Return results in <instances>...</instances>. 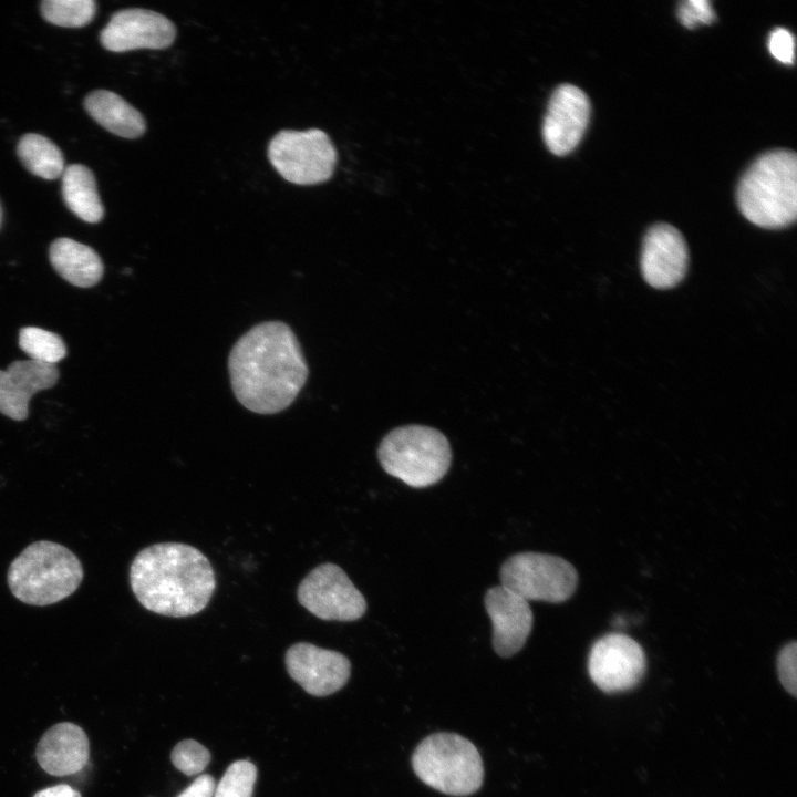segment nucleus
<instances>
[{
    "instance_id": "1",
    "label": "nucleus",
    "mask_w": 797,
    "mask_h": 797,
    "mask_svg": "<svg viewBox=\"0 0 797 797\" xmlns=\"http://www.w3.org/2000/svg\"><path fill=\"white\" fill-rule=\"evenodd\" d=\"M228 368L236 398L258 414L286 410L309 374L296 334L280 321L259 323L241 335L229 353Z\"/></svg>"
},
{
    "instance_id": "2",
    "label": "nucleus",
    "mask_w": 797,
    "mask_h": 797,
    "mask_svg": "<svg viewBox=\"0 0 797 797\" xmlns=\"http://www.w3.org/2000/svg\"><path fill=\"white\" fill-rule=\"evenodd\" d=\"M130 583L146 610L172 618L199 613L216 587L207 557L183 542H159L142 549L131 565Z\"/></svg>"
},
{
    "instance_id": "3",
    "label": "nucleus",
    "mask_w": 797,
    "mask_h": 797,
    "mask_svg": "<svg viewBox=\"0 0 797 797\" xmlns=\"http://www.w3.org/2000/svg\"><path fill=\"white\" fill-rule=\"evenodd\" d=\"M742 214L764 228L793 224L797 214V157L787 149L760 155L744 173L737 187Z\"/></svg>"
},
{
    "instance_id": "4",
    "label": "nucleus",
    "mask_w": 797,
    "mask_h": 797,
    "mask_svg": "<svg viewBox=\"0 0 797 797\" xmlns=\"http://www.w3.org/2000/svg\"><path fill=\"white\" fill-rule=\"evenodd\" d=\"M83 568L66 547L39 540L25 547L9 566L8 584L12 594L30 605H50L71 596L80 587Z\"/></svg>"
},
{
    "instance_id": "5",
    "label": "nucleus",
    "mask_w": 797,
    "mask_h": 797,
    "mask_svg": "<svg viewBox=\"0 0 797 797\" xmlns=\"http://www.w3.org/2000/svg\"><path fill=\"white\" fill-rule=\"evenodd\" d=\"M377 456L387 474L415 488L439 482L452 462L445 435L422 425L402 426L390 432L382 439Z\"/></svg>"
},
{
    "instance_id": "6",
    "label": "nucleus",
    "mask_w": 797,
    "mask_h": 797,
    "mask_svg": "<svg viewBox=\"0 0 797 797\" xmlns=\"http://www.w3.org/2000/svg\"><path fill=\"white\" fill-rule=\"evenodd\" d=\"M412 766L423 783L452 796L474 794L484 779L477 748L455 733H435L424 738L414 751Z\"/></svg>"
},
{
    "instance_id": "7",
    "label": "nucleus",
    "mask_w": 797,
    "mask_h": 797,
    "mask_svg": "<svg viewBox=\"0 0 797 797\" xmlns=\"http://www.w3.org/2000/svg\"><path fill=\"white\" fill-rule=\"evenodd\" d=\"M499 578L503 587L528 602H565L578 586L573 565L559 556L534 551L510 556L503 563Z\"/></svg>"
},
{
    "instance_id": "8",
    "label": "nucleus",
    "mask_w": 797,
    "mask_h": 797,
    "mask_svg": "<svg viewBox=\"0 0 797 797\" xmlns=\"http://www.w3.org/2000/svg\"><path fill=\"white\" fill-rule=\"evenodd\" d=\"M268 158L279 175L296 185H314L331 178L337 149L319 128L283 130L268 145Z\"/></svg>"
},
{
    "instance_id": "9",
    "label": "nucleus",
    "mask_w": 797,
    "mask_h": 797,
    "mask_svg": "<svg viewBox=\"0 0 797 797\" xmlns=\"http://www.w3.org/2000/svg\"><path fill=\"white\" fill-rule=\"evenodd\" d=\"M299 603L325 621H355L366 611V601L338 565L327 562L312 569L297 589Z\"/></svg>"
},
{
    "instance_id": "10",
    "label": "nucleus",
    "mask_w": 797,
    "mask_h": 797,
    "mask_svg": "<svg viewBox=\"0 0 797 797\" xmlns=\"http://www.w3.org/2000/svg\"><path fill=\"white\" fill-rule=\"evenodd\" d=\"M646 669L642 646L622 633L598 639L589 653L588 671L592 682L603 692L618 693L635 687Z\"/></svg>"
},
{
    "instance_id": "11",
    "label": "nucleus",
    "mask_w": 797,
    "mask_h": 797,
    "mask_svg": "<svg viewBox=\"0 0 797 797\" xmlns=\"http://www.w3.org/2000/svg\"><path fill=\"white\" fill-rule=\"evenodd\" d=\"M175 38L176 28L168 18L141 8L115 12L100 33L103 48L112 52L161 50L170 46Z\"/></svg>"
},
{
    "instance_id": "12",
    "label": "nucleus",
    "mask_w": 797,
    "mask_h": 797,
    "mask_svg": "<svg viewBox=\"0 0 797 797\" xmlns=\"http://www.w3.org/2000/svg\"><path fill=\"white\" fill-rule=\"evenodd\" d=\"M284 663L291 679L314 696L335 693L346 684L351 674V663L345 655L308 642L291 645L286 652Z\"/></svg>"
},
{
    "instance_id": "13",
    "label": "nucleus",
    "mask_w": 797,
    "mask_h": 797,
    "mask_svg": "<svg viewBox=\"0 0 797 797\" xmlns=\"http://www.w3.org/2000/svg\"><path fill=\"white\" fill-rule=\"evenodd\" d=\"M590 102L572 84H562L552 93L542 124V137L555 155L570 153L580 142L589 121Z\"/></svg>"
},
{
    "instance_id": "14",
    "label": "nucleus",
    "mask_w": 797,
    "mask_h": 797,
    "mask_svg": "<svg viewBox=\"0 0 797 797\" xmlns=\"http://www.w3.org/2000/svg\"><path fill=\"white\" fill-rule=\"evenodd\" d=\"M687 263V246L676 228L658 224L649 229L642 245L641 270L650 286L656 289L676 286L684 278Z\"/></svg>"
},
{
    "instance_id": "15",
    "label": "nucleus",
    "mask_w": 797,
    "mask_h": 797,
    "mask_svg": "<svg viewBox=\"0 0 797 797\" xmlns=\"http://www.w3.org/2000/svg\"><path fill=\"white\" fill-rule=\"evenodd\" d=\"M493 624V648L501 658L519 652L532 630L534 614L529 602L500 586L487 590L484 598Z\"/></svg>"
},
{
    "instance_id": "16",
    "label": "nucleus",
    "mask_w": 797,
    "mask_h": 797,
    "mask_svg": "<svg viewBox=\"0 0 797 797\" xmlns=\"http://www.w3.org/2000/svg\"><path fill=\"white\" fill-rule=\"evenodd\" d=\"M58 379L55 365L33 360L13 361L0 370V413L14 421L25 420L32 395L52 387Z\"/></svg>"
},
{
    "instance_id": "17",
    "label": "nucleus",
    "mask_w": 797,
    "mask_h": 797,
    "mask_svg": "<svg viewBox=\"0 0 797 797\" xmlns=\"http://www.w3.org/2000/svg\"><path fill=\"white\" fill-rule=\"evenodd\" d=\"M35 757L41 768L50 775L75 774L89 762V738L76 724L69 722L55 724L40 738Z\"/></svg>"
},
{
    "instance_id": "18",
    "label": "nucleus",
    "mask_w": 797,
    "mask_h": 797,
    "mask_svg": "<svg viewBox=\"0 0 797 797\" xmlns=\"http://www.w3.org/2000/svg\"><path fill=\"white\" fill-rule=\"evenodd\" d=\"M50 261L54 270L69 283L89 288L103 276V262L90 247L71 238L55 239L50 246Z\"/></svg>"
},
{
    "instance_id": "19",
    "label": "nucleus",
    "mask_w": 797,
    "mask_h": 797,
    "mask_svg": "<svg viewBox=\"0 0 797 797\" xmlns=\"http://www.w3.org/2000/svg\"><path fill=\"white\" fill-rule=\"evenodd\" d=\"M84 107L94 121L117 136L137 138L145 133L146 122L141 112L114 92H91Z\"/></svg>"
},
{
    "instance_id": "20",
    "label": "nucleus",
    "mask_w": 797,
    "mask_h": 797,
    "mask_svg": "<svg viewBox=\"0 0 797 797\" xmlns=\"http://www.w3.org/2000/svg\"><path fill=\"white\" fill-rule=\"evenodd\" d=\"M62 197L66 207L86 222H99L104 216L95 177L82 164H72L62 174Z\"/></svg>"
},
{
    "instance_id": "21",
    "label": "nucleus",
    "mask_w": 797,
    "mask_h": 797,
    "mask_svg": "<svg viewBox=\"0 0 797 797\" xmlns=\"http://www.w3.org/2000/svg\"><path fill=\"white\" fill-rule=\"evenodd\" d=\"M17 153L24 167L41 178L55 179L64 172V159L60 148L40 134L23 135L19 141Z\"/></svg>"
},
{
    "instance_id": "22",
    "label": "nucleus",
    "mask_w": 797,
    "mask_h": 797,
    "mask_svg": "<svg viewBox=\"0 0 797 797\" xmlns=\"http://www.w3.org/2000/svg\"><path fill=\"white\" fill-rule=\"evenodd\" d=\"M19 346L30 360L50 365H55L66 355V346L60 335L38 327L20 330Z\"/></svg>"
},
{
    "instance_id": "23",
    "label": "nucleus",
    "mask_w": 797,
    "mask_h": 797,
    "mask_svg": "<svg viewBox=\"0 0 797 797\" xmlns=\"http://www.w3.org/2000/svg\"><path fill=\"white\" fill-rule=\"evenodd\" d=\"M96 12L93 0H44L41 14L48 22L65 28H80L90 23Z\"/></svg>"
},
{
    "instance_id": "24",
    "label": "nucleus",
    "mask_w": 797,
    "mask_h": 797,
    "mask_svg": "<svg viewBox=\"0 0 797 797\" xmlns=\"http://www.w3.org/2000/svg\"><path fill=\"white\" fill-rule=\"evenodd\" d=\"M257 768L249 760H236L228 766L213 797H251Z\"/></svg>"
},
{
    "instance_id": "25",
    "label": "nucleus",
    "mask_w": 797,
    "mask_h": 797,
    "mask_svg": "<svg viewBox=\"0 0 797 797\" xmlns=\"http://www.w3.org/2000/svg\"><path fill=\"white\" fill-rule=\"evenodd\" d=\"M210 758L209 751L194 739L179 742L170 754L173 765L187 776L201 773Z\"/></svg>"
},
{
    "instance_id": "26",
    "label": "nucleus",
    "mask_w": 797,
    "mask_h": 797,
    "mask_svg": "<svg viewBox=\"0 0 797 797\" xmlns=\"http://www.w3.org/2000/svg\"><path fill=\"white\" fill-rule=\"evenodd\" d=\"M778 679L784 689L793 696L797 695V643L786 644L777 655Z\"/></svg>"
},
{
    "instance_id": "27",
    "label": "nucleus",
    "mask_w": 797,
    "mask_h": 797,
    "mask_svg": "<svg viewBox=\"0 0 797 797\" xmlns=\"http://www.w3.org/2000/svg\"><path fill=\"white\" fill-rule=\"evenodd\" d=\"M677 15L686 28L697 23H711L715 14L707 0H686L679 3Z\"/></svg>"
},
{
    "instance_id": "28",
    "label": "nucleus",
    "mask_w": 797,
    "mask_h": 797,
    "mask_svg": "<svg viewBox=\"0 0 797 797\" xmlns=\"http://www.w3.org/2000/svg\"><path fill=\"white\" fill-rule=\"evenodd\" d=\"M795 41L793 34L784 28H776L768 38V49L772 55L782 63L794 62Z\"/></svg>"
},
{
    "instance_id": "29",
    "label": "nucleus",
    "mask_w": 797,
    "mask_h": 797,
    "mask_svg": "<svg viewBox=\"0 0 797 797\" xmlns=\"http://www.w3.org/2000/svg\"><path fill=\"white\" fill-rule=\"evenodd\" d=\"M215 779L208 774L197 777L186 789L177 797H213L215 790Z\"/></svg>"
},
{
    "instance_id": "30",
    "label": "nucleus",
    "mask_w": 797,
    "mask_h": 797,
    "mask_svg": "<svg viewBox=\"0 0 797 797\" xmlns=\"http://www.w3.org/2000/svg\"><path fill=\"white\" fill-rule=\"evenodd\" d=\"M33 797H81V794L69 785H56L37 791Z\"/></svg>"
},
{
    "instance_id": "31",
    "label": "nucleus",
    "mask_w": 797,
    "mask_h": 797,
    "mask_svg": "<svg viewBox=\"0 0 797 797\" xmlns=\"http://www.w3.org/2000/svg\"><path fill=\"white\" fill-rule=\"evenodd\" d=\"M1 220H2V208H1V205H0V226H1Z\"/></svg>"
}]
</instances>
